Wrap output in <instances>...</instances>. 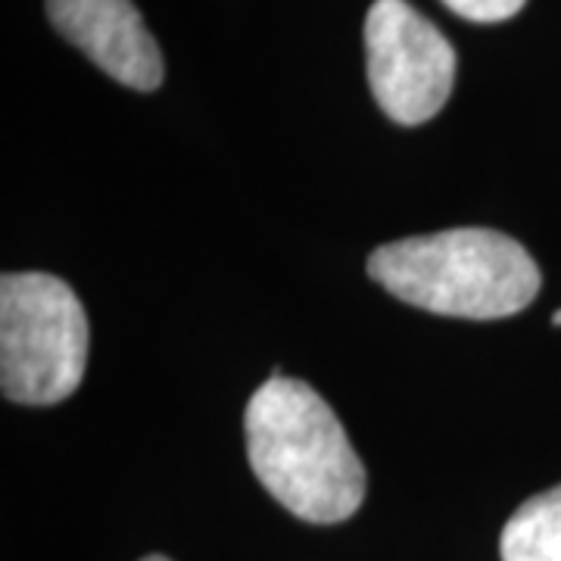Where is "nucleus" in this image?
<instances>
[{
  "mask_svg": "<svg viewBox=\"0 0 561 561\" xmlns=\"http://www.w3.org/2000/svg\"><path fill=\"white\" fill-rule=\"evenodd\" d=\"M247 459L256 481L302 522L341 524L365 500V468L341 419L309 383L278 368L247 402Z\"/></svg>",
  "mask_w": 561,
  "mask_h": 561,
  "instance_id": "f257e3e1",
  "label": "nucleus"
},
{
  "mask_svg": "<svg viewBox=\"0 0 561 561\" xmlns=\"http://www.w3.org/2000/svg\"><path fill=\"white\" fill-rule=\"evenodd\" d=\"M368 275L397 300L456 319H508L540 294L530 253L493 228H449L378 247Z\"/></svg>",
  "mask_w": 561,
  "mask_h": 561,
  "instance_id": "f03ea898",
  "label": "nucleus"
},
{
  "mask_svg": "<svg viewBox=\"0 0 561 561\" xmlns=\"http://www.w3.org/2000/svg\"><path fill=\"white\" fill-rule=\"evenodd\" d=\"M88 316L66 280L13 272L0 280V387L20 405H57L88 368Z\"/></svg>",
  "mask_w": 561,
  "mask_h": 561,
  "instance_id": "7ed1b4c3",
  "label": "nucleus"
},
{
  "mask_svg": "<svg viewBox=\"0 0 561 561\" xmlns=\"http://www.w3.org/2000/svg\"><path fill=\"white\" fill-rule=\"evenodd\" d=\"M368 84L387 119L424 125L456 84V50L440 28L405 0H375L365 16Z\"/></svg>",
  "mask_w": 561,
  "mask_h": 561,
  "instance_id": "20e7f679",
  "label": "nucleus"
},
{
  "mask_svg": "<svg viewBox=\"0 0 561 561\" xmlns=\"http://www.w3.org/2000/svg\"><path fill=\"white\" fill-rule=\"evenodd\" d=\"M47 20L110 79L135 91H157L165 76L160 44L131 0H47Z\"/></svg>",
  "mask_w": 561,
  "mask_h": 561,
  "instance_id": "39448f33",
  "label": "nucleus"
},
{
  "mask_svg": "<svg viewBox=\"0 0 561 561\" xmlns=\"http://www.w3.org/2000/svg\"><path fill=\"white\" fill-rule=\"evenodd\" d=\"M500 552L502 561H561V483L530 496L508 518Z\"/></svg>",
  "mask_w": 561,
  "mask_h": 561,
  "instance_id": "423d86ee",
  "label": "nucleus"
},
{
  "mask_svg": "<svg viewBox=\"0 0 561 561\" xmlns=\"http://www.w3.org/2000/svg\"><path fill=\"white\" fill-rule=\"evenodd\" d=\"M456 16L468 22H481V25H493V22H505L522 13L527 0H443Z\"/></svg>",
  "mask_w": 561,
  "mask_h": 561,
  "instance_id": "0eeeda50",
  "label": "nucleus"
},
{
  "mask_svg": "<svg viewBox=\"0 0 561 561\" xmlns=\"http://www.w3.org/2000/svg\"><path fill=\"white\" fill-rule=\"evenodd\" d=\"M140 561H169L165 556H147V559H140Z\"/></svg>",
  "mask_w": 561,
  "mask_h": 561,
  "instance_id": "6e6552de",
  "label": "nucleus"
},
{
  "mask_svg": "<svg viewBox=\"0 0 561 561\" xmlns=\"http://www.w3.org/2000/svg\"><path fill=\"white\" fill-rule=\"evenodd\" d=\"M552 324H556V328H561V309L556 312V316H552Z\"/></svg>",
  "mask_w": 561,
  "mask_h": 561,
  "instance_id": "1a4fd4ad",
  "label": "nucleus"
}]
</instances>
